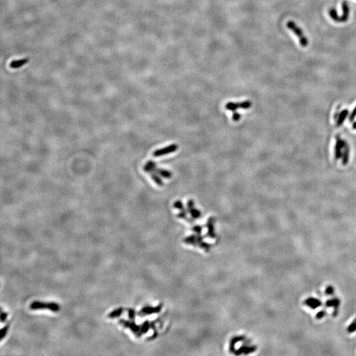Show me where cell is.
<instances>
[{
    "instance_id": "obj_1",
    "label": "cell",
    "mask_w": 356,
    "mask_h": 356,
    "mask_svg": "<svg viewBox=\"0 0 356 356\" xmlns=\"http://www.w3.org/2000/svg\"><path fill=\"white\" fill-rule=\"evenodd\" d=\"M30 309L32 310H39V309H48L52 312H58L60 311V307L58 304L55 302L44 303L38 301H35L30 305Z\"/></svg>"
},
{
    "instance_id": "obj_2",
    "label": "cell",
    "mask_w": 356,
    "mask_h": 356,
    "mask_svg": "<svg viewBox=\"0 0 356 356\" xmlns=\"http://www.w3.org/2000/svg\"><path fill=\"white\" fill-rule=\"evenodd\" d=\"M287 27L289 28L290 30L292 31L293 33L299 38V40L300 44L303 47H306L308 44V40L307 38L304 36V32L300 27H298L294 22L293 21H288L287 23Z\"/></svg>"
},
{
    "instance_id": "obj_3",
    "label": "cell",
    "mask_w": 356,
    "mask_h": 356,
    "mask_svg": "<svg viewBox=\"0 0 356 356\" xmlns=\"http://www.w3.org/2000/svg\"><path fill=\"white\" fill-rule=\"evenodd\" d=\"M178 148V146L176 144H173L170 146H168L165 148H163L161 149H158L153 152V156L155 157H160L163 155H167V154H170L172 152H176Z\"/></svg>"
},
{
    "instance_id": "obj_4",
    "label": "cell",
    "mask_w": 356,
    "mask_h": 356,
    "mask_svg": "<svg viewBox=\"0 0 356 356\" xmlns=\"http://www.w3.org/2000/svg\"><path fill=\"white\" fill-rule=\"evenodd\" d=\"M346 145H347V143L344 140L340 137H337L335 146V158L336 160H339L340 158L342 157L343 153L342 152V149L344 148Z\"/></svg>"
},
{
    "instance_id": "obj_5",
    "label": "cell",
    "mask_w": 356,
    "mask_h": 356,
    "mask_svg": "<svg viewBox=\"0 0 356 356\" xmlns=\"http://www.w3.org/2000/svg\"><path fill=\"white\" fill-rule=\"evenodd\" d=\"M340 304V300L338 297H334L333 299L327 300L326 301L325 306L327 307H334L333 316L336 317L338 313V308Z\"/></svg>"
},
{
    "instance_id": "obj_6",
    "label": "cell",
    "mask_w": 356,
    "mask_h": 356,
    "mask_svg": "<svg viewBox=\"0 0 356 356\" xmlns=\"http://www.w3.org/2000/svg\"><path fill=\"white\" fill-rule=\"evenodd\" d=\"M304 304L308 307H309L311 309H316L317 308L320 307L322 305V302L320 300L317 299V298L310 297H308L307 300H305Z\"/></svg>"
},
{
    "instance_id": "obj_7",
    "label": "cell",
    "mask_w": 356,
    "mask_h": 356,
    "mask_svg": "<svg viewBox=\"0 0 356 356\" xmlns=\"http://www.w3.org/2000/svg\"><path fill=\"white\" fill-rule=\"evenodd\" d=\"M119 323L123 326L125 328H129L133 331L134 333H138L139 331V326H137L135 322H130L128 321H126L124 319H120L119 321Z\"/></svg>"
},
{
    "instance_id": "obj_8",
    "label": "cell",
    "mask_w": 356,
    "mask_h": 356,
    "mask_svg": "<svg viewBox=\"0 0 356 356\" xmlns=\"http://www.w3.org/2000/svg\"><path fill=\"white\" fill-rule=\"evenodd\" d=\"M342 11H343V14L342 17H339L338 18V23H344L348 21V19L349 18V13H350V9L348 7V5L346 2H342Z\"/></svg>"
},
{
    "instance_id": "obj_9",
    "label": "cell",
    "mask_w": 356,
    "mask_h": 356,
    "mask_svg": "<svg viewBox=\"0 0 356 356\" xmlns=\"http://www.w3.org/2000/svg\"><path fill=\"white\" fill-rule=\"evenodd\" d=\"M349 114V111L348 110H343L342 111L340 114H339V116L338 118L337 119V122H336V126L337 127H340L343 124V123L344 122L345 119L347 118V116Z\"/></svg>"
},
{
    "instance_id": "obj_10",
    "label": "cell",
    "mask_w": 356,
    "mask_h": 356,
    "mask_svg": "<svg viewBox=\"0 0 356 356\" xmlns=\"http://www.w3.org/2000/svg\"><path fill=\"white\" fill-rule=\"evenodd\" d=\"M29 60L28 58H25V59H23V60H14L13 61H12L11 63L10 64V67L12 69H17L19 68V67H23L24 65H25L26 64H27Z\"/></svg>"
},
{
    "instance_id": "obj_11",
    "label": "cell",
    "mask_w": 356,
    "mask_h": 356,
    "mask_svg": "<svg viewBox=\"0 0 356 356\" xmlns=\"http://www.w3.org/2000/svg\"><path fill=\"white\" fill-rule=\"evenodd\" d=\"M143 170L145 172L152 173L156 171V164L152 160L148 161L143 168Z\"/></svg>"
},
{
    "instance_id": "obj_12",
    "label": "cell",
    "mask_w": 356,
    "mask_h": 356,
    "mask_svg": "<svg viewBox=\"0 0 356 356\" xmlns=\"http://www.w3.org/2000/svg\"><path fill=\"white\" fill-rule=\"evenodd\" d=\"M344 152L342 154V163L343 165H346L348 164V163L349 162V159H350V148L349 146L347 144V145H346V147L344 148Z\"/></svg>"
},
{
    "instance_id": "obj_13",
    "label": "cell",
    "mask_w": 356,
    "mask_h": 356,
    "mask_svg": "<svg viewBox=\"0 0 356 356\" xmlns=\"http://www.w3.org/2000/svg\"><path fill=\"white\" fill-rule=\"evenodd\" d=\"M123 309L122 307H119L118 309H115L114 311H112V312H110V313L108 314V317L109 318H111V319H114V318H118L119 316H121L123 313Z\"/></svg>"
},
{
    "instance_id": "obj_14",
    "label": "cell",
    "mask_w": 356,
    "mask_h": 356,
    "mask_svg": "<svg viewBox=\"0 0 356 356\" xmlns=\"http://www.w3.org/2000/svg\"><path fill=\"white\" fill-rule=\"evenodd\" d=\"M226 109L230 110V111H232L233 112H235L236 110L239 108H241L240 107V103H237V102H228V104H226Z\"/></svg>"
},
{
    "instance_id": "obj_15",
    "label": "cell",
    "mask_w": 356,
    "mask_h": 356,
    "mask_svg": "<svg viewBox=\"0 0 356 356\" xmlns=\"http://www.w3.org/2000/svg\"><path fill=\"white\" fill-rule=\"evenodd\" d=\"M156 172H157L160 176L166 178V179H170V178L172 177V174L170 171L163 169H156Z\"/></svg>"
},
{
    "instance_id": "obj_16",
    "label": "cell",
    "mask_w": 356,
    "mask_h": 356,
    "mask_svg": "<svg viewBox=\"0 0 356 356\" xmlns=\"http://www.w3.org/2000/svg\"><path fill=\"white\" fill-rule=\"evenodd\" d=\"M151 176L152 179L155 181V182L157 185H160V186L163 185V182H162V180H161V178L158 176L155 172H153L151 173Z\"/></svg>"
},
{
    "instance_id": "obj_17",
    "label": "cell",
    "mask_w": 356,
    "mask_h": 356,
    "mask_svg": "<svg viewBox=\"0 0 356 356\" xmlns=\"http://www.w3.org/2000/svg\"><path fill=\"white\" fill-rule=\"evenodd\" d=\"M329 15H330V17L332 18V19H333V20H334V21H336V22H338L339 16L338 15L337 12H336V10L335 9L332 8V9H330V11H329Z\"/></svg>"
},
{
    "instance_id": "obj_18",
    "label": "cell",
    "mask_w": 356,
    "mask_h": 356,
    "mask_svg": "<svg viewBox=\"0 0 356 356\" xmlns=\"http://www.w3.org/2000/svg\"><path fill=\"white\" fill-rule=\"evenodd\" d=\"M347 331L349 333H353L356 331V319H355L354 321L352 322V323L349 325L347 329Z\"/></svg>"
},
{
    "instance_id": "obj_19",
    "label": "cell",
    "mask_w": 356,
    "mask_h": 356,
    "mask_svg": "<svg viewBox=\"0 0 356 356\" xmlns=\"http://www.w3.org/2000/svg\"><path fill=\"white\" fill-rule=\"evenodd\" d=\"M252 106V103L251 101L249 100H246V101H244V102H240V107L242 109H249Z\"/></svg>"
},
{
    "instance_id": "obj_20",
    "label": "cell",
    "mask_w": 356,
    "mask_h": 356,
    "mask_svg": "<svg viewBox=\"0 0 356 356\" xmlns=\"http://www.w3.org/2000/svg\"><path fill=\"white\" fill-rule=\"evenodd\" d=\"M8 330H9V325L5 326L1 329V331H0V335H1V338L0 339H1V340H2L5 337H6Z\"/></svg>"
},
{
    "instance_id": "obj_21",
    "label": "cell",
    "mask_w": 356,
    "mask_h": 356,
    "mask_svg": "<svg viewBox=\"0 0 356 356\" xmlns=\"http://www.w3.org/2000/svg\"><path fill=\"white\" fill-rule=\"evenodd\" d=\"M334 287L332 286H328L325 289V294L327 296H332L334 294Z\"/></svg>"
},
{
    "instance_id": "obj_22",
    "label": "cell",
    "mask_w": 356,
    "mask_h": 356,
    "mask_svg": "<svg viewBox=\"0 0 356 356\" xmlns=\"http://www.w3.org/2000/svg\"><path fill=\"white\" fill-rule=\"evenodd\" d=\"M326 312L325 310H321L317 313L316 319H317L318 320H320L321 319L324 318V317L326 316Z\"/></svg>"
},
{
    "instance_id": "obj_23",
    "label": "cell",
    "mask_w": 356,
    "mask_h": 356,
    "mask_svg": "<svg viewBox=\"0 0 356 356\" xmlns=\"http://www.w3.org/2000/svg\"><path fill=\"white\" fill-rule=\"evenodd\" d=\"M240 118H241V115H240V114L238 112H237L236 111L234 112L233 114V115H232L233 121L238 122L239 120L240 119Z\"/></svg>"
},
{
    "instance_id": "obj_24",
    "label": "cell",
    "mask_w": 356,
    "mask_h": 356,
    "mask_svg": "<svg viewBox=\"0 0 356 356\" xmlns=\"http://www.w3.org/2000/svg\"><path fill=\"white\" fill-rule=\"evenodd\" d=\"M355 117H356V106L355 107V108L354 109L352 113H351L350 115V117H349L350 122H353Z\"/></svg>"
},
{
    "instance_id": "obj_25",
    "label": "cell",
    "mask_w": 356,
    "mask_h": 356,
    "mask_svg": "<svg viewBox=\"0 0 356 356\" xmlns=\"http://www.w3.org/2000/svg\"><path fill=\"white\" fill-rule=\"evenodd\" d=\"M7 315H8L7 313L3 312V311H2V313H1V323H3L4 322L6 321Z\"/></svg>"
},
{
    "instance_id": "obj_26",
    "label": "cell",
    "mask_w": 356,
    "mask_h": 356,
    "mask_svg": "<svg viewBox=\"0 0 356 356\" xmlns=\"http://www.w3.org/2000/svg\"><path fill=\"white\" fill-rule=\"evenodd\" d=\"M128 314H129V317L131 319H134L135 318V312L133 309H128Z\"/></svg>"
},
{
    "instance_id": "obj_27",
    "label": "cell",
    "mask_w": 356,
    "mask_h": 356,
    "mask_svg": "<svg viewBox=\"0 0 356 356\" xmlns=\"http://www.w3.org/2000/svg\"><path fill=\"white\" fill-rule=\"evenodd\" d=\"M174 206H175L176 208H177V209H183L182 203H181V201H176V202L175 204H174Z\"/></svg>"
},
{
    "instance_id": "obj_28",
    "label": "cell",
    "mask_w": 356,
    "mask_h": 356,
    "mask_svg": "<svg viewBox=\"0 0 356 356\" xmlns=\"http://www.w3.org/2000/svg\"><path fill=\"white\" fill-rule=\"evenodd\" d=\"M352 128H353L354 129H356V122H354V123H353Z\"/></svg>"
}]
</instances>
